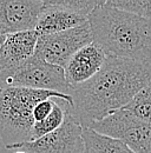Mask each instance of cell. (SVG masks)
I'll list each match as a JSON object with an SVG mask.
<instances>
[{"instance_id": "cell-11", "label": "cell", "mask_w": 151, "mask_h": 153, "mask_svg": "<svg viewBox=\"0 0 151 153\" xmlns=\"http://www.w3.org/2000/svg\"><path fill=\"white\" fill-rule=\"evenodd\" d=\"M36 31H25L6 34L2 50V71L11 73L25 64L36 52L38 41Z\"/></svg>"}, {"instance_id": "cell-19", "label": "cell", "mask_w": 151, "mask_h": 153, "mask_svg": "<svg viewBox=\"0 0 151 153\" xmlns=\"http://www.w3.org/2000/svg\"><path fill=\"white\" fill-rule=\"evenodd\" d=\"M0 144H1V138H0Z\"/></svg>"}, {"instance_id": "cell-13", "label": "cell", "mask_w": 151, "mask_h": 153, "mask_svg": "<svg viewBox=\"0 0 151 153\" xmlns=\"http://www.w3.org/2000/svg\"><path fill=\"white\" fill-rule=\"evenodd\" d=\"M67 105H70V104L64 100H60L58 102L57 99H55L53 110L50 113V115L46 119H44L43 121L34 123V125L31 130V140L30 141H34L39 138H41L46 134L52 133L53 131L58 130L65 120Z\"/></svg>"}, {"instance_id": "cell-15", "label": "cell", "mask_w": 151, "mask_h": 153, "mask_svg": "<svg viewBox=\"0 0 151 153\" xmlns=\"http://www.w3.org/2000/svg\"><path fill=\"white\" fill-rule=\"evenodd\" d=\"M108 2L118 10L151 20V0H109Z\"/></svg>"}, {"instance_id": "cell-16", "label": "cell", "mask_w": 151, "mask_h": 153, "mask_svg": "<svg viewBox=\"0 0 151 153\" xmlns=\"http://www.w3.org/2000/svg\"><path fill=\"white\" fill-rule=\"evenodd\" d=\"M53 105H55V98L46 99V100H43V101L38 102L33 108L34 123H39V121H43L44 119H46L50 115V113L52 112Z\"/></svg>"}, {"instance_id": "cell-10", "label": "cell", "mask_w": 151, "mask_h": 153, "mask_svg": "<svg viewBox=\"0 0 151 153\" xmlns=\"http://www.w3.org/2000/svg\"><path fill=\"white\" fill-rule=\"evenodd\" d=\"M108 54L96 42L83 47L75 53L64 67L65 79L72 88L93 78L103 67Z\"/></svg>"}, {"instance_id": "cell-8", "label": "cell", "mask_w": 151, "mask_h": 153, "mask_svg": "<svg viewBox=\"0 0 151 153\" xmlns=\"http://www.w3.org/2000/svg\"><path fill=\"white\" fill-rule=\"evenodd\" d=\"M67 105L63 125L34 141H27L6 147V150L24 151L26 153H85L83 141V127L76 120Z\"/></svg>"}, {"instance_id": "cell-2", "label": "cell", "mask_w": 151, "mask_h": 153, "mask_svg": "<svg viewBox=\"0 0 151 153\" xmlns=\"http://www.w3.org/2000/svg\"><path fill=\"white\" fill-rule=\"evenodd\" d=\"M93 41L108 56L151 61V20L118 10L104 1L90 13Z\"/></svg>"}, {"instance_id": "cell-12", "label": "cell", "mask_w": 151, "mask_h": 153, "mask_svg": "<svg viewBox=\"0 0 151 153\" xmlns=\"http://www.w3.org/2000/svg\"><path fill=\"white\" fill-rule=\"evenodd\" d=\"M85 153H135L124 143L97 133L91 128H83Z\"/></svg>"}, {"instance_id": "cell-3", "label": "cell", "mask_w": 151, "mask_h": 153, "mask_svg": "<svg viewBox=\"0 0 151 153\" xmlns=\"http://www.w3.org/2000/svg\"><path fill=\"white\" fill-rule=\"evenodd\" d=\"M60 99L73 104L72 97L52 91L25 87H0V138L5 149L31 140L34 125L33 108L46 99Z\"/></svg>"}, {"instance_id": "cell-17", "label": "cell", "mask_w": 151, "mask_h": 153, "mask_svg": "<svg viewBox=\"0 0 151 153\" xmlns=\"http://www.w3.org/2000/svg\"><path fill=\"white\" fill-rule=\"evenodd\" d=\"M6 34H2L0 32V73L2 71V50H4V42H5Z\"/></svg>"}, {"instance_id": "cell-5", "label": "cell", "mask_w": 151, "mask_h": 153, "mask_svg": "<svg viewBox=\"0 0 151 153\" xmlns=\"http://www.w3.org/2000/svg\"><path fill=\"white\" fill-rule=\"evenodd\" d=\"M103 0H46L36 26L39 37L59 33L87 21L90 13Z\"/></svg>"}, {"instance_id": "cell-7", "label": "cell", "mask_w": 151, "mask_h": 153, "mask_svg": "<svg viewBox=\"0 0 151 153\" xmlns=\"http://www.w3.org/2000/svg\"><path fill=\"white\" fill-rule=\"evenodd\" d=\"M93 42V37L89 22L73 28L38 38L34 54L45 61L65 67L70 58L83 47Z\"/></svg>"}, {"instance_id": "cell-18", "label": "cell", "mask_w": 151, "mask_h": 153, "mask_svg": "<svg viewBox=\"0 0 151 153\" xmlns=\"http://www.w3.org/2000/svg\"><path fill=\"white\" fill-rule=\"evenodd\" d=\"M13 153H26V152H24V151H16V152H13Z\"/></svg>"}, {"instance_id": "cell-4", "label": "cell", "mask_w": 151, "mask_h": 153, "mask_svg": "<svg viewBox=\"0 0 151 153\" xmlns=\"http://www.w3.org/2000/svg\"><path fill=\"white\" fill-rule=\"evenodd\" d=\"M4 86L52 91L71 97V87L65 79L64 68L52 65L36 54L16 71L0 73V87Z\"/></svg>"}, {"instance_id": "cell-6", "label": "cell", "mask_w": 151, "mask_h": 153, "mask_svg": "<svg viewBox=\"0 0 151 153\" xmlns=\"http://www.w3.org/2000/svg\"><path fill=\"white\" fill-rule=\"evenodd\" d=\"M89 128L124 143L135 153H151V125L122 108Z\"/></svg>"}, {"instance_id": "cell-1", "label": "cell", "mask_w": 151, "mask_h": 153, "mask_svg": "<svg viewBox=\"0 0 151 153\" xmlns=\"http://www.w3.org/2000/svg\"><path fill=\"white\" fill-rule=\"evenodd\" d=\"M150 81L151 61L108 56L93 78L71 88L70 111L83 128H89L124 108Z\"/></svg>"}, {"instance_id": "cell-9", "label": "cell", "mask_w": 151, "mask_h": 153, "mask_svg": "<svg viewBox=\"0 0 151 153\" xmlns=\"http://www.w3.org/2000/svg\"><path fill=\"white\" fill-rule=\"evenodd\" d=\"M41 8L40 0H0V32L34 31Z\"/></svg>"}, {"instance_id": "cell-14", "label": "cell", "mask_w": 151, "mask_h": 153, "mask_svg": "<svg viewBox=\"0 0 151 153\" xmlns=\"http://www.w3.org/2000/svg\"><path fill=\"white\" fill-rule=\"evenodd\" d=\"M124 110L151 125V81L135 96Z\"/></svg>"}]
</instances>
